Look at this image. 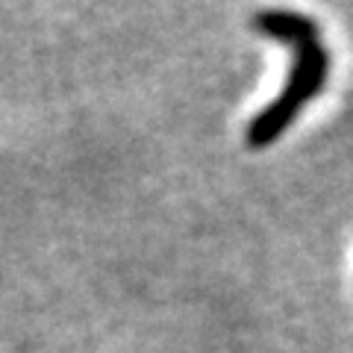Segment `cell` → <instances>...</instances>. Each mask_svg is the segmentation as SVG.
Masks as SVG:
<instances>
[{"label":"cell","mask_w":353,"mask_h":353,"mask_svg":"<svg viewBox=\"0 0 353 353\" xmlns=\"http://www.w3.org/2000/svg\"><path fill=\"white\" fill-rule=\"evenodd\" d=\"M330 65H333V57H330V50L321 44L318 32L294 41V65H292L289 83H285V88L262 112L250 118L248 132H245L248 148L253 150L268 148L271 141H277V136H283L292 127V121L301 115V109L309 101H315V94L324 88L330 77Z\"/></svg>","instance_id":"6da1fadb"},{"label":"cell","mask_w":353,"mask_h":353,"mask_svg":"<svg viewBox=\"0 0 353 353\" xmlns=\"http://www.w3.org/2000/svg\"><path fill=\"white\" fill-rule=\"evenodd\" d=\"M253 30H259L262 36H271L277 41L294 44L297 39L318 32V21L301 12H289V9H265V12L253 15Z\"/></svg>","instance_id":"7a4b0ae2"}]
</instances>
